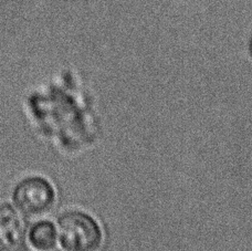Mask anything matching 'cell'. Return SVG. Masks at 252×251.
<instances>
[{"label": "cell", "instance_id": "obj_5", "mask_svg": "<svg viewBox=\"0 0 252 251\" xmlns=\"http://www.w3.org/2000/svg\"><path fill=\"white\" fill-rule=\"evenodd\" d=\"M250 49H251V55H252V40H251V44H250Z\"/></svg>", "mask_w": 252, "mask_h": 251}, {"label": "cell", "instance_id": "obj_2", "mask_svg": "<svg viewBox=\"0 0 252 251\" xmlns=\"http://www.w3.org/2000/svg\"><path fill=\"white\" fill-rule=\"evenodd\" d=\"M17 208L27 216H42L55 205L56 192L47 179L28 177L16 186L12 195Z\"/></svg>", "mask_w": 252, "mask_h": 251}, {"label": "cell", "instance_id": "obj_1", "mask_svg": "<svg viewBox=\"0 0 252 251\" xmlns=\"http://www.w3.org/2000/svg\"><path fill=\"white\" fill-rule=\"evenodd\" d=\"M59 238L65 251H98L103 243L101 227L82 212H67L58 220Z\"/></svg>", "mask_w": 252, "mask_h": 251}, {"label": "cell", "instance_id": "obj_3", "mask_svg": "<svg viewBox=\"0 0 252 251\" xmlns=\"http://www.w3.org/2000/svg\"><path fill=\"white\" fill-rule=\"evenodd\" d=\"M24 243V226L15 209L0 203V251H18Z\"/></svg>", "mask_w": 252, "mask_h": 251}, {"label": "cell", "instance_id": "obj_4", "mask_svg": "<svg viewBox=\"0 0 252 251\" xmlns=\"http://www.w3.org/2000/svg\"><path fill=\"white\" fill-rule=\"evenodd\" d=\"M31 245L39 251H52L56 248L58 234L55 225L50 221H38L29 232Z\"/></svg>", "mask_w": 252, "mask_h": 251}]
</instances>
